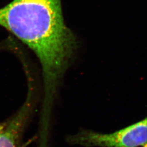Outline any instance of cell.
Here are the masks:
<instances>
[{
    "instance_id": "cell-1",
    "label": "cell",
    "mask_w": 147,
    "mask_h": 147,
    "mask_svg": "<svg viewBox=\"0 0 147 147\" xmlns=\"http://www.w3.org/2000/svg\"><path fill=\"white\" fill-rule=\"evenodd\" d=\"M0 26L36 54L42 68L48 101L73 60L78 44L65 24L61 0H13L0 8Z\"/></svg>"
},
{
    "instance_id": "cell-2",
    "label": "cell",
    "mask_w": 147,
    "mask_h": 147,
    "mask_svg": "<svg viewBox=\"0 0 147 147\" xmlns=\"http://www.w3.org/2000/svg\"><path fill=\"white\" fill-rule=\"evenodd\" d=\"M147 119L110 134L82 131L69 136V144L84 147H139L147 145Z\"/></svg>"
},
{
    "instance_id": "cell-3",
    "label": "cell",
    "mask_w": 147,
    "mask_h": 147,
    "mask_svg": "<svg viewBox=\"0 0 147 147\" xmlns=\"http://www.w3.org/2000/svg\"><path fill=\"white\" fill-rule=\"evenodd\" d=\"M36 89L28 87L26 98L19 110L0 123V147H24V135L36 106Z\"/></svg>"
},
{
    "instance_id": "cell-4",
    "label": "cell",
    "mask_w": 147,
    "mask_h": 147,
    "mask_svg": "<svg viewBox=\"0 0 147 147\" xmlns=\"http://www.w3.org/2000/svg\"><path fill=\"white\" fill-rule=\"evenodd\" d=\"M143 147H147V145H146V146H143Z\"/></svg>"
}]
</instances>
